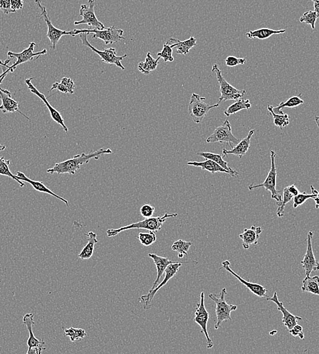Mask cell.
<instances>
[{
	"label": "cell",
	"instance_id": "6da1fadb",
	"mask_svg": "<svg viewBox=\"0 0 319 354\" xmlns=\"http://www.w3.org/2000/svg\"><path fill=\"white\" fill-rule=\"evenodd\" d=\"M112 151L110 149H100L93 152L89 153V154H85V153L75 155L72 158L67 159L62 162L55 163L54 167L47 170L46 173L49 174L57 173L58 175L63 174H69V175H75L78 170L81 169L83 164L87 163L92 159H98L102 155L106 154H111Z\"/></svg>",
	"mask_w": 319,
	"mask_h": 354
},
{
	"label": "cell",
	"instance_id": "7a4b0ae2",
	"mask_svg": "<svg viewBox=\"0 0 319 354\" xmlns=\"http://www.w3.org/2000/svg\"><path fill=\"white\" fill-rule=\"evenodd\" d=\"M177 214H165L162 217H156V218H144V220L140 222L134 223V224L128 225V226L121 227L117 229H109L106 231V234L108 237H115L124 231L132 230V229H145V230L157 232L161 230L163 224L167 218H176Z\"/></svg>",
	"mask_w": 319,
	"mask_h": 354
},
{
	"label": "cell",
	"instance_id": "3957f363",
	"mask_svg": "<svg viewBox=\"0 0 319 354\" xmlns=\"http://www.w3.org/2000/svg\"><path fill=\"white\" fill-rule=\"evenodd\" d=\"M228 292L226 288H223L220 292L219 296L217 297L216 294H209L210 299L215 302L216 315L217 318V322L214 325V329L218 330L222 326V323L226 321L232 320L231 317V313L237 310L238 306L235 304H229L226 302V295Z\"/></svg>",
	"mask_w": 319,
	"mask_h": 354
},
{
	"label": "cell",
	"instance_id": "277c9868",
	"mask_svg": "<svg viewBox=\"0 0 319 354\" xmlns=\"http://www.w3.org/2000/svg\"><path fill=\"white\" fill-rule=\"evenodd\" d=\"M83 33H89V34L92 33L93 34L92 38L100 39L103 40L106 45L117 43L121 40H124V43H126V38L124 36V30L116 28L114 26L102 30H92V29L91 30H73L72 36H76L78 34H83Z\"/></svg>",
	"mask_w": 319,
	"mask_h": 354
},
{
	"label": "cell",
	"instance_id": "5b68a950",
	"mask_svg": "<svg viewBox=\"0 0 319 354\" xmlns=\"http://www.w3.org/2000/svg\"><path fill=\"white\" fill-rule=\"evenodd\" d=\"M277 157V153L274 151H271V168L269 170L268 175H267L266 179L263 183L259 184V185H251L249 186V190L250 191H253L257 188H265L267 191L271 192V198L275 200L277 202V205L281 203L282 200V196L281 192L276 189L277 187V171L276 169L275 159Z\"/></svg>",
	"mask_w": 319,
	"mask_h": 354
},
{
	"label": "cell",
	"instance_id": "8992f818",
	"mask_svg": "<svg viewBox=\"0 0 319 354\" xmlns=\"http://www.w3.org/2000/svg\"><path fill=\"white\" fill-rule=\"evenodd\" d=\"M186 263L195 264V265L198 264L197 262L189 261L181 262V263L175 262V263L170 264V265L167 266L166 269L165 270L164 273H165V275L163 281H161L159 285H157L153 291L149 292L146 295L141 296V297L139 298V302L143 304V308H144L145 310H149V309L151 308V302L153 301V298H154V296L157 292H158V290H160L163 286L166 285L167 282H168L171 278H173L177 275L180 267L183 265V264Z\"/></svg>",
	"mask_w": 319,
	"mask_h": 354
},
{
	"label": "cell",
	"instance_id": "52a82bcc",
	"mask_svg": "<svg viewBox=\"0 0 319 354\" xmlns=\"http://www.w3.org/2000/svg\"><path fill=\"white\" fill-rule=\"evenodd\" d=\"M205 100V98L202 97L199 94L195 93H193L190 98L188 109H189L190 116L195 124H200L210 110L217 108L220 105L218 103L210 105L205 103L204 102Z\"/></svg>",
	"mask_w": 319,
	"mask_h": 354
},
{
	"label": "cell",
	"instance_id": "ba28073f",
	"mask_svg": "<svg viewBox=\"0 0 319 354\" xmlns=\"http://www.w3.org/2000/svg\"><path fill=\"white\" fill-rule=\"evenodd\" d=\"M212 72L215 73L216 79H217L220 86V93L222 94V96L218 100V104H220L222 102L228 101V100L240 99L246 93L245 90H239L230 85L223 77L222 72L218 68V65L216 63L212 66Z\"/></svg>",
	"mask_w": 319,
	"mask_h": 354
},
{
	"label": "cell",
	"instance_id": "9c48e42d",
	"mask_svg": "<svg viewBox=\"0 0 319 354\" xmlns=\"http://www.w3.org/2000/svg\"><path fill=\"white\" fill-rule=\"evenodd\" d=\"M89 34V33L80 34V38H81L83 46L89 47L93 52L99 55L103 62L108 63V64L115 65L116 66L120 67L122 70L126 69L121 63V61L128 57V55L125 54L122 56H116V51L114 48L106 49L103 51L98 50L92 46L88 41L87 36Z\"/></svg>",
	"mask_w": 319,
	"mask_h": 354
},
{
	"label": "cell",
	"instance_id": "30bf717a",
	"mask_svg": "<svg viewBox=\"0 0 319 354\" xmlns=\"http://www.w3.org/2000/svg\"><path fill=\"white\" fill-rule=\"evenodd\" d=\"M36 45V43L34 42L30 43L28 48L24 49L21 53H14L12 52V51L8 52V56L11 57V58H16V61L10 66L8 65L7 69L4 71L3 73L6 74L13 73L18 65L34 60V59H38L41 55L46 54V49H43L40 52L34 53V51Z\"/></svg>",
	"mask_w": 319,
	"mask_h": 354
},
{
	"label": "cell",
	"instance_id": "8fae6325",
	"mask_svg": "<svg viewBox=\"0 0 319 354\" xmlns=\"http://www.w3.org/2000/svg\"><path fill=\"white\" fill-rule=\"evenodd\" d=\"M35 3H36V5L38 6L41 10V13L40 14V17L44 18L47 28H48V32H47L46 36L48 37L51 44H52V49H55V48H56V45L58 44L59 41L60 40L61 37L67 36V35L72 36V31L67 32V31L59 30V29L55 28V27L53 26L52 22H51L48 13H47L46 8L44 6H42V1H41V0H35Z\"/></svg>",
	"mask_w": 319,
	"mask_h": 354
},
{
	"label": "cell",
	"instance_id": "7c38bea8",
	"mask_svg": "<svg viewBox=\"0 0 319 354\" xmlns=\"http://www.w3.org/2000/svg\"><path fill=\"white\" fill-rule=\"evenodd\" d=\"M95 5V0H88L87 4H83L81 6L79 14L83 17V19L79 21H75V26L86 24L91 26L93 28L92 30H102L106 28L104 24L97 19L95 15V10H94Z\"/></svg>",
	"mask_w": 319,
	"mask_h": 354
},
{
	"label": "cell",
	"instance_id": "4fadbf2b",
	"mask_svg": "<svg viewBox=\"0 0 319 354\" xmlns=\"http://www.w3.org/2000/svg\"><path fill=\"white\" fill-rule=\"evenodd\" d=\"M240 142L239 139L233 134L232 127L228 120L225 121L224 124L216 128L210 136L206 139V143H226L231 147L232 145H237Z\"/></svg>",
	"mask_w": 319,
	"mask_h": 354
},
{
	"label": "cell",
	"instance_id": "5bb4252c",
	"mask_svg": "<svg viewBox=\"0 0 319 354\" xmlns=\"http://www.w3.org/2000/svg\"><path fill=\"white\" fill-rule=\"evenodd\" d=\"M204 300H205L204 293L202 292L201 294H200V302L197 304V308H196L194 322L199 325L200 327H201V333H204V335H205L206 341H207L206 347H207L208 349H211L214 346V343L210 339L208 333L207 324L210 316L207 310H206Z\"/></svg>",
	"mask_w": 319,
	"mask_h": 354
},
{
	"label": "cell",
	"instance_id": "9a60e30c",
	"mask_svg": "<svg viewBox=\"0 0 319 354\" xmlns=\"http://www.w3.org/2000/svg\"><path fill=\"white\" fill-rule=\"evenodd\" d=\"M34 318V314H27L24 315L23 319H22L23 324L28 328L29 334H30L28 343H27L29 347L27 353L40 354L42 350H44L46 349L43 347V345L45 344V342L44 341L38 340L34 336V333H33L32 326L35 324Z\"/></svg>",
	"mask_w": 319,
	"mask_h": 354
},
{
	"label": "cell",
	"instance_id": "2e32d148",
	"mask_svg": "<svg viewBox=\"0 0 319 354\" xmlns=\"http://www.w3.org/2000/svg\"><path fill=\"white\" fill-rule=\"evenodd\" d=\"M32 80L33 78L32 77L30 78V79L26 80V84L27 85H28V89L30 90L31 93L38 96V98H40V99L42 100L43 102H44V105L46 106L47 108H48V111L50 112L51 116V117H52L53 120L54 121L55 123H57V124H59V126L62 127L63 130H64V132L67 134V133H68V128H67V127L65 126L64 120H63L62 116H61V114L58 111V110L55 109L54 107H53V106L51 105V104L49 103L46 96H45L44 94L40 93V92L36 89V87L33 85L32 82Z\"/></svg>",
	"mask_w": 319,
	"mask_h": 354
},
{
	"label": "cell",
	"instance_id": "e0dca14e",
	"mask_svg": "<svg viewBox=\"0 0 319 354\" xmlns=\"http://www.w3.org/2000/svg\"><path fill=\"white\" fill-rule=\"evenodd\" d=\"M313 236L314 234L312 231L308 233L307 249H306L303 261L301 262L306 276H310L312 272L317 271L319 269L318 262L314 256L313 249H312V241Z\"/></svg>",
	"mask_w": 319,
	"mask_h": 354
},
{
	"label": "cell",
	"instance_id": "ac0fdd59",
	"mask_svg": "<svg viewBox=\"0 0 319 354\" xmlns=\"http://www.w3.org/2000/svg\"><path fill=\"white\" fill-rule=\"evenodd\" d=\"M230 265V261H225L223 262L222 267L220 268V269H224L226 270L227 271L229 272V273L232 274V275H234L235 277L237 278V279H238L239 281L243 284V285L246 286L247 289L250 290L254 295L260 298H264L266 296L267 290L265 289L263 286L260 285V284L251 283V282L245 281L242 277H241L240 275L235 273V272L231 269Z\"/></svg>",
	"mask_w": 319,
	"mask_h": 354
},
{
	"label": "cell",
	"instance_id": "d6986e66",
	"mask_svg": "<svg viewBox=\"0 0 319 354\" xmlns=\"http://www.w3.org/2000/svg\"><path fill=\"white\" fill-rule=\"evenodd\" d=\"M266 300H271V301L275 302V303L277 304L278 310L283 314L282 322H283L285 326L287 327L288 330H290V329L293 328L295 325L297 324L298 321L302 320L301 317L294 316V315L291 314V313L285 308L283 302L280 301L279 298H278L277 292H275L273 297H267Z\"/></svg>",
	"mask_w": 319,
	"mask_h": 354
},
{
	"label": "cell",
	"instance_id": "ffe728a7",
	"mask_svg": "<svg viewBox=\"0 0 319 354\" xmlns=\"http://www.w3.org/2000/svg\"><path fill=\"white\" fill-rule=\"evenodd\" d=\"M0 99L2 100L0 110L3 113H13V112H18L28 120H30L28 116L24 115L21 111H20L18 102L12 99L11 93L8 90L0 88Z\"/></svg>",
	"mask_w": 319,
	"mask_h": 354
},
{
	"label": "cell",
	"instance_id": "44dd1931",
	"mask_svg": "<svg viewBox=\"0 0 319 354\" xmlns=\"http://www.w3.org/2000/svg\"><path fill=\"white\" fill-rule=\"evenodd\" d=\"M263 232L261 227L253 226L251 228H245L239 237L242 240V246L245 249H249L251 245H258L259 237Z\"/></svg>",
	"mask_w": 319,
	"mask_h": 354
},
{
	"label": "cell",
	"instance_id": "7402d4cb",
	"mask_svg": "<svg viewBox=\"0 0 319 354\" xmlns=\"http://www.w3.org/2000/svg\"><path fill=\"white\" fill-rule=\"evenodd\" d=\"M255 130H252L249 132L248 136L246 138L240 140L236 147H233L231 150H227L226 149H223V155L224 157L228 156V155H234L238 156L239 158H242L244 155H246L247 151H249L251 146V138L254 134Z\"/></svg>",
	"mask_w": 319,
	"mask_h": 354
},
{
	"label": "cell",
	"instance_id": "603a6c76",
	"mask_svg": "<svg viewBox=\"0 0 319 354\" xmlns=\"http://www.w3.org/2000/svg\"><path fill=\"white\" fill-rule=\"evenodd\" d=\"M16 177L18 180H20V181H26L27 183H30V185L36 190V191L42 192V193L48 194L49 195L54 196V197L57 198V199L64 202V203L66 204L67 206H69V202L67 200H65V198L61 197V196L57 195V194H55L54 192L51 191V190L48 189V188L46 186L42 183V182L36 181H34V180L29 179V178L26 177V175H24L23 173L19 171L16 173Z\"/></svg>",
	"mask_w": 319,
	"mask_h": 354
},
{
	"label": "cell",
	"instance_id": "cb8c5ba5",
	"mask_svg": "<svg viewBox=\"0 0 319 354\" xmlns=\"http://www.w3.org/2000/svg\"><path fill=\"white\" fill-rule=\"evenodd\" d=\"M171 48L177 49L178 54L187 55L193 47L197 45V40L192 36L185 41H181L176 38H169L166 42Z\"/></svg>",
	"mask_w": 319,
	"mask_h": 354
},
{
	"label": "cell",
	"instance_id": "d4e9b609",
	"mask_svg": "<svg viewBox=\"0 0 319 354\" xmlns=\"http://www.w3.org/2000/svg\"><path fill=\"white\" fill-rule=\"evenodd\" d=\"M148 256L153 259L155 266H156L157 271L156 279H155L154 283H153V287L149 290V292L153 291L155 287L158 285L159 281H160L161 278L162 277L163 274L164 273L165 270L166 269L167 266L170 265L171 263H175V262L169 261L167 257L159 256L158 255L155 254V253H149Z\"/></svg>",
	"mask_w": 319,
	"mask_h": 354
},
{
	"label": "cell",
	"instance_id": "484cf974",
	"mask_svg": "<svg viewBox=\"0 0 319 354\" xmlns=\"http://www.w3.org/2000/svg\"><path fill=\"white\" fill-rule=\"evenodd\" d=\"M187 164L193 166V167H195L201 168L202 170H205V171L210 172L212 174L223 173L228 174V175H230V172L223 169L218 163L214 162V161L210 160V159H206L205 161H201V162H199V161H189V162H187Z\"/></svg>",
	"mask_w": 319,
	"mask_h": 354
},
{
	"label": "cell",
	"instance_id": "4316f807",
	"mask_svg": "<svg viewBox=\"0 0 319 354\" xmlns=\"http://www.w3.org/2000/svg\"><path fill=\"white\" fill-rule=\"evenodd\" d=\"M197 155L204 157L206 159H210V160L214 161V162L218 163L223 169L230 172V176H232V177H238L239 175L238 172L229 167L228 163L223 159L222 155L210 152H199L197 153Z\"/></svg>",
	"mask_w": 319,
	"mask_h": 354
},
{
	"label": "cell",
	"instance_id": "83f0119b",
	"mask_svg": "<svg viewBox=\"0 0 319 354\" xmlns=\"http://www.w3.org/2000/svg\"><path fill=\"white\" fill-rule=\"evenodd\" d=\"M159 59H160V57H158V58L154 59L150 52L147 53L145 61H141V62L138 63V70L145 75H149L151 71H154L157 69V66H158Z\"/></svg>",
	"mask_w": 319,
	"mask_h": 354
},
{
	"label": "cell",
	"instance_id": "f1b7e54d",
	"mask_svg": "<svg viewBox=\"0 0 319 354\" xmlns=\"http://www.w3.org/2000/svg\"><path fill=\"white\" fill-rule=\"evenodd\" d=\"M286 32L285 30H274L269 28H261L259 30L250 31L246 33V36L250 39H259V40H265L273 35L281 34Z\"/></svg>",
	"mask_w": 319,
	"mask_h": 354
},
{
	"label": "cell",
	"instance_id": "f546056e",
	"mask_svg": "<svg viewBox=\"0 0 319 354\" xmlns=\"http://www.w3.org/2000/svg\"><path fill=\"white\" fill-rule=\"evenodd\" d=\"M312 190L311 194H307L305 192L303 193H300L297 196H294L293 198V208H298V206L302 205L308 199H313L315 201L316 208H318V192L313 187V185L310 186Z\"/></svg>",
	"mask_w": 319,
	"mask_h": 354
},
{
	"label": "cell",
	"instance_id": "4dcf8cb0",
	"mask_svg": "<svg viewBox=\"0 0 319 354\" xmlns=\"http://www.w3.org/2000/svg\"><path fill=\"white\" fill-rule=\"evenodd\" d=\"M89 237L87 244L81 251V252L79 254V257L81 259H88L91 258L93 254L94 247L96 243H98L97 239V234L93 232H89L87 234Z\"/></svg>",
	"mask_w": 319,
	"mask_h": 354
},
{
	"label": "cell",
	"instance_id": "1f68e13d",
	"mask_svg": "<svg viewBox=\"0 0 319 354\" xmlns=\"http://www.w3.org/2000/svg\"><path fill=\"white\" fill-rule=\"evenodd\" d=\"M302 291L304 293H310L314 295H319V283L318 276H306L302 281Z\"/></svg>",
	"mask_w": 319,
	"mask_h": 354
},
{
	"label": "cell",
	"instance_id": "d6a6232c",
	"mask_svg": "<svg viewBox=\"0 0 319 354\" xmlns=\"http://www.w3.org/2000/svg\"><path fill=\"white\" fill-rule=\"evenodd\" d=\"M251 108V104L250 100H244V98H241L240 99L237 100L236 102L232 104V105L229 106L228 108L224 111L225 115L230 116L232 114L237 113L240 110L244 109H249Z\"/></svg>",
	"mask_w": 319,
	"mask_h": 354
},
{
	"label": "cell",
	"instance_id": "836d02e7",
	"mask_svg": "<svg viewBox=\"0 0 319 354\" xmlns=\"http://www.w3.org/2000/svg\"><path fill=\"white\" fill-rule=\"evenodd\" d=\"M267 110H268L269 114L273 116L274 124L277 127H279L281 130H283V128L287 126L289 124V116L287 114L283 113H276L273 110V106H267Z\"/></svg>",
	"mask_w": 319,
	"mask_h": 354
},
{
	"label": "cell",
	"instance_id": "e575fe53",
	"mask_svg": "<svg viewBox=\"0 0 319 354\" xmlns=\"http://www.w3.org/2000/svg\"><path fill=\"white\" fill-rule=\"evenodd\" d=\"M304 100L302 99V93H300L298 96H293L290 98L287 101L281 102L279 105L273 107V110L275 112L281 111L283 108L287 107L289 108H296L301 104H304Z\"/></svg>",
	"mask_w": 319,
	"mask_h": 354
},
{
	"label": "cell",
	"instance_id": "d590c367",
	"mask_svg": "<svg viewBox=\"0 0 319 354\" xmlns=\"http://www.w3.org/2000/svg\"><path fill=\"white\" fill-rule=\"evenodd\" d=\"M10 163V161L9 159L6 160L4 157H0V175L6 176V177L11 178V179L19 184L20 187H23L24 183H22V181L18 180L16 178V175H13L10 171L9 169Z\"/></svg>",
	"mask_w": 319,
	"mask_h": 354
},
{
	"label": "cell",
	"instance_id": "8d00e7d4",
	"mask_svg": "<svg viewBox=\"0 0 319 354\" xmlns=\"http://www.w3.org/2000/svg\"><path fill=\"white\" fill-rule=\"evenodd\" d=\"M191 245V242H188V241L179 239V240L175 241L173 243L171 249L173 251H177L179 258H183L184 256L187 255L188 251L189 250Z\"/></svg>",
	"mask_w": 319,
	"mask_h": 354
},
{
	"label": "cell",
	"instance_id": "74e56055",
	"mask_svg": "<svg viewBox=\"0 0 319 354\" xmlns=\"http://www.w3.org/2000/svg\"><path fill=\"white\" fill-rule=\"evenodd\" d=\"M64 333L65 336L69 337L72 343L76 341H81L87 336V333L84 329L75 328L71 326L68 329H65Z\"/></svg>",
	"mask_w": 319,
	"mask_h": 354
},
{
	"label": "cell",
	"instance_id": "f35d334b",
	"mask_svg": "<svg viewBox=\"0 0 319 354\" xmlns=\"http://www.w3.org/2000/svg\"><path fill=\"white\" fill-rule=\"evenodd\" d=\"M294 196L290 193L288 187H286L285 189L283 190V195L282 196V200L281 203L278 205L277 209V216L279 218H283L284 216V212H285V208L287 204L291 201L293 199Z\"/></svg>",
	"mask_w": 319,
	"mask_h": 354
},
{
	"label": "cell",
	"instance_id": "ab89813d",
	"mask_svg": "<svg viewBox=\"0 0 319 354\" xmlns=\"http://www.w3.org/2000/svg\"><path fill=\"white\" fill-rule=\"evenodd\" d=\"M138 239L143 246L149 247L156 242L157 237L155 232L150 231L147 233H139Z\"/></svg>",
	"mask_w": 319,
	"mask_h": 354
},
{
	"label": "cell",
	"instance_id": "60d3db41",
	"mask_svg": "<svg viewBox=\"0 0 319 354\" xmlns=\"http://www.w3.org/2000/svg\"><path fill=\"white\" fill-rule=\"evenodd\" d=\"M319 14L316 13L315 11H309L305 12L303 15L300 18V21L301 22H306L307 25H310L312 30L315 29V23L316 20L318 18Z\"/></svg>",
	"mask_w": 319,
	"mask_h": 354
},
{
	"label": "cell",
	"instance_id": "b9f144b4",
	"mask_svg": "<svg viewBox=\"0 0 319 354\" xmlns=\"http://www.w3.org/2000/svg\"><path fill=\"white\" fill-rule=\"evenodd\" d=\"M173 49L171 48L169 44L165 42L163 44L162 51L160 52L157 53V56L160 57V58H163L165 62H173L175 60L173 55Z\"/></svg>",
	"mask_w": 319,
	"mask_h": 354
},
{
	"label": "cell",
	"instance_id": "7bdbcfd3",
	"mask_svg": "<svg viewBox=\"0 0 319 354\" xmlns=\"http://www.w3.org/2000/svg\"><path fill=\"white\" fill-rule=\"evenodd\" d=\"M226 64L228 67H235L238 65H244L247 62L246 59L238 58L234 56H229L226 59Z\"/></svg>",
	"mask_w": 319,
	"mask_h": 354
},
{
	"label": "cell",
	"instance_id": "ee69618b",
	"mask_svg": "<svg viewBox=\"0 0 319 354\" xmlns=\"http://www.w3.org/2000/svg\"><path fill=\"white\" fill-rule=\"evenodd\" d=\"M155 212L154 206L150 205V204H144L140 208L141 216L144 218H150L153 217Z\"/></svg>",
	"mask_w": 319,
	"mask_h": 354
},
{
	"label": "cell",
	"instance_id": "f6af8a7d",
	"mask_svg": "<svg viewBox=\"0 0 319 354\" xmlns=\"http://www.w3.org/2000/svg\"><path fill=\"white\" fill-rule=\"evenodd\" d=\"M61 83L67 88L68 93H73L76 85L72 79H70V78L63 77L61 79Z\"/></svg>",
	"mask_w": 319,
	"mask_h": 354
},
{
	"label": "cell",
	"instance_id": "bcb514c9",
	"mask_svg": "<svg viewBox=\"0 0 319 354\" xmlns=\"http://www.w3.org/2000/svg\"><path fill=\"white\" fill-rule=\"evenodd\" d=\"M0 10L6 14L14 13L13 10H12L10 0H0Z\"/></svg>",
	"mask_w": 319,
	"mask_h": 354
},
{
	"label": "cell",
	"instance_id": "7dc6e473",
	"mask_svg": "<svg viewBox=\"0 0 319 354\" xmlns=\"http://www.w3.org/2000/svg\"><path fill=\"white\" fill-rule=\"evenodd\" d=\"M290 334L293 335V337H299L300 339L304 340V335L303 333V328L299 324H296L291 329L289 330Z\"/></svg>",
	"mask_w": 319,
	"mask_h": 354
},
{
	"label": "cell",
	"instance_id": "c3c4849f",
	"mask_svg": "<svg viewBox=\"0 0 319 354\" xmlns=\"http://www.w3.org/2000/svg\"><path fill=\"white\" fill-rule=\"evenodd\" d=\"M10 3H11L12 10L14 12L21 10L23 8V0H10Z\"/></svg>",
	"mask_w": 319,
	"mask_h": 354
},
{
	"label": "cell",
	"instance_id": "681fc988",
	"mask_svg": "<svg viewBox=\"0 0 319 354\" xmlns=\"http://www.w3.org/2000/svg\"><path fill=\"white\" fill-rule=\"evenodd\" d=\"M53 89H57V91L61 92V93H68V91H67V88L65 87L61 83H58L56 82L52 85L51 87V91H53Z\"/></svg>",
	"mask_w": 319,
	"mask_h": 354
},
{
	"label": "cell",
	"instance_id": "f907efd6",
	"mask_svg": "<svg viewBox=\"0 0 319 354\" xmlns=\"http://www.w3.org/2000/svg\"><path fill=\"white\" fill-rule=\"evenodd\" d=\"M287 187L290 193H291L293 196H297L298 194L300 193L299 190H298V188L296 187L295 185L287 186Z\"/></svg>",
	"mask_w": 319,
	"mask_h": 354
},
{
	"label": "cell",
	"instance_id": "816d5d0a",
	"mask_svg": "<svg viewBox=\"0 0 319 354\" xmlns=\"http://www.w3.org/2000/svg\"><path fill=\"white\" fill-rule=\"evenodd\" d=\"M314 2V11L319 14V0H312Z\"/></svg>",
	"mask_w": 319,
	"mask_h": 354
},
{
	"label": "cell",
	"instance_id": "f5cc1de1",
	"mask_svg": "<svg viewBox=\"0 0 319 354\" xmlns=\"http://www.w3.org/2000/svg\"><path fill=\"white\" fill-rule=\"evenodd\" d=\"M10 63V59H8L7 61H2V60H0V65H2V66L5 67L6 69H7V67H8V63Z\"/></svg>",
	"mask_w": 319,
	"mask_h": 354
},
{
	"label": "cell",
	"instance_id": "db71d44e",
	"mask_svg": "<svg viewBox=\"0 0 319 354\" xmlns=\"http://www.w3.org/2000/svg\"><path fill=\"white\" fill-rule=\"evenodd\" d=\"M6 74H4L2 73V75H0V85H1L2 81H3V80L5 79V77H6Z\"/></svg>",
	"mask_w": 319,
	"mask_h": 354
},
{
	"label": "cell",
	"instance_id": "11a10c76",
	"mask_svg": "<svg viewBox=\"0 0 319 354\" xmlns=\"http://www.w3.org/2000/svg\"><path fill=\"white\" fill-rule=\"evenodd\" d=\"M6 148V147L5 146V145L0 144V151L5 150Z\"/></svg>",
	"mask_w": 319,
	"mask_h": 354
}]
</instances>
